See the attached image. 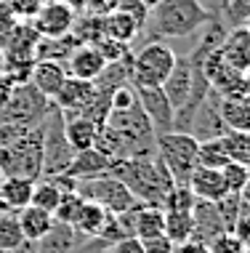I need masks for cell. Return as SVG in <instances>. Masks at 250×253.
I'll list each match as a JSON object with an SVG mask.
<instances>
[{
    "label": "cell",
    "instance_id": "6da1fadb",
    "mask_svg": "<svg viewBox=\"0 0 250 253\" xmlns=\"http://www.w3.org/2000/svg\"><path fill=\"white\" fill-rule=\"evenodd\" d=\"M215 13L200 3V0H160L154 8H149L141 35L149 40H163V38H176L184 40L202 30Z\"/></svg>",
    "mask_w": 250,
    "mask_h": 253
},
{
    "label": "cell",
    "instance_id": "7a4b0ae2",
    "mask_svg": "<svg viewBox=\"0 0 250 253\" xmlns=\"http://www.w3.org/2000/svg\"><path fill=\"white\" fill-rule=\"evenodd\" d=\"M109 176L120 179L128 187V192L144 205L160 208L163 197L176 187L168 168L154 155L152 160H112Z\"/></svg>",
    "mask_w": 250,
    "mask_h": 253
},
{
    "label": "cell",
    "instance_id": "3957f363",
    "mask_svg": "<svg viewBox=\"0 0 250 253\" xmlns=\"http://www.w3.org/2000/svg\"><path fill=\"white\" fill-rule=\"evenodd\" d=\"M0 173L3 179H30L43 176V131L27 128L11 144L0 147Z\"/></svg>",
    "mask_w": 250,
    "mask_h": 253
},
{
    "label": "cell",
    "instance_id": "277c9868",
    "mask_svg": "<svg viewBox=\"0 0 250 253\" xmlns=\"http://www.w3.org/2000/svg\"><path fill=\"white\" fill-rule=\"evenodd\" d=\"M154 147H157V157L168 168L173 184L176 187H186L189 176L194 173V168H197L200 141L194 139L192 133L168 131V133H160L157 139H154Z\"/></svg>",
    "mask_w": 250,
    "mask_h": 253
},
{
    "label": "cell",
    "instance_id": "5b68a950",
    "mask_svg": "<svg viewBox=\"0 0 250 253\" xmlns=\"http://www.w3.org/2000/svg\"><path fill=\"white\" fill-rule=\"evenodd\" d=\"M176 64V51L163 40H149L144 48L131 53V85H163Z\"/></svg>",
    "mask_w": 250,
    "mask_h": 253
},
{
    "label": "cell",
    "instance_id": "8992f818",
    "mask_svg": "<svg viewBox=\"0 0 250 253\" xmlns=\"http://www.w3.org/2000/svg\"><path fill=\"white\" fill-rule=\"evenodd\" d=\"M53 101L37 91L35 85H16L8 99V104L0 109V123L22 128H40L43 120L51 115Z\"/></svg>",
    "mask_w": 250,
    "mask_h": 253
},
{
    "label": "cell",
    "instance_id": "52a82bcc",
    "mask_svg": "<svg viewBox=\"0 0 250 253\" xmlns=\"http://www.w3.org/2000/svg\"><path fill=\"white\" fill-rule=\"evenodd\" d=\"M43 131V176L40 179H51V176H62L70 168L75 152L70 149L64 139V128H62V112L56 107L51 109V115L43 120L40 126Z\"/></svg>",
    "mask_w": 250,
    "mask_h": 253
},
{
    "label": "cell",
    "instance_id": "ba28073f",
    "mask_svg": "<svg viewBox=\"0 0 250 253\" xmlns=\"http://www.w3.org/2000/svg\"><path fill=\"white\" fill-rule=\"evenodd\" d=\"M77 195L83 200H91L101 205L107 213H123L131 205H136L139 200L128 192V187L114 176H99V179H88L77 181Z\"/></svg>",
    "mask_w": 250,
    "mask_h": 253
},
{
    "label": "cell",
    "instance_id": "9c48e42d",
    "mask_svg": "<svg viewBox=\"0 0 250 253\" xmlns=\"http://www.w3.org/2000/svg\"><path fill=\"white\" fill-rule=\"evenodd\" d=\"M136 91V101L141 107V112L146 115L149 126L154 128V133H168L171 131V123H173V107L171 101L165 99L163 88L160 85H133Z\"/></svg>",
    "mask_w": 250,
    "mask_h": 253
},
{
    "label": "cell",
    "instance_id": "30bf717a",
    "mask_svg": "<svg viewBox=\"0 0 250 253\" xmlns=\"http://www.w3.org/2000/svg\"><path fill=\"white\" fill-rule=\"evenodd\" d=\"M75 19H77V13L72 8H67L64 3H51L45 8H40L37 16L30 24L37 32L40 40H59V38H67L72 32Z\"/></svg>",
    "mask_w": 250,
    "mask_h": 253
},
{
    "label": "cell",
    "instance_id": "8fae6325",
    "mask_svg": "<svg viewBox=\"0 0 250 253\" xmlns=\"http://www.w3.org/2000/svg\"><path fill=\"white\" fill-rule=\"evenodd\" d=\"M226 131H229V128L224 126L221 112H218V93L211 88V93H208V96L200 101V107L194 109V118H192V128H189V133H192L197 141H211V139L224 136Z\"/></svg>",
    "mask_w": 250,
    "mask_h": 253
},
{
    "label": "cell",
    "instance_id": "7c38bea8",
    "mask_svg": "<svg viewBox=\"0 0 250 253\" xmlns=\"http://www.w3.org/2000/svg\"><path fill=\"white\" fill-rule=\"evenodd\" d=\"M221 235H226V224L221 218L218 208H215V203L197 200L192 208V240L202 243V245H211Z\"/></svg>",
    "mask_w": 250,
    "mask_h": 253
},
{
    "label": "cell",
    "instance_id": "4fadbf2b",
    "mask_svg": "<svg viewBox=\"0 0 250 253\" xmlns=\"http://www.w3.org/2000/svg\"><path fill=\"white\" fill-rule=\"evenodd\" d=\"M104 67H107V61L93 43H80L77 48L70 53V59L64 61V70L70 78L88 80V83H93V80L104 72Z\"/></svg>",
    "mask_w": 250,
    "mask_h": 253
},
{
    "label": "cell",
    "instance_id": "5bb4252c",
    "mask_svg": "<svg viewBox=\"0 0 250 253\" xmlns=\"http://www.w3.org/2000/svg\"><path fill=\"white\" fill-rule=\"evenodd\" d=\"M85 243H88V237L75 232L70 224L53 221V227L35 245H37V253H83Z\"/></svg>",
    "mask_w": 250,
    "mask_h": 253
},
{
    "label": "cell",
    "instance_id": "9a60e30c",
    "mask_svg": "<svg viewBox=\"0 0 250 253\" xmlns=\"http://www.w3.org/2000/svg\"><path fill=\"white\" fill-rule=\"evenodd\" d=\"M96 96V85L88 80H77L67 75L64 85L59 88V93L53 96V107L59 112H83V109L93 101Z\"/></svg>",
    "mask_w": 250,
    "mask_h": 253
},
{
    "label": "cell",
    "instance_id": "2e32d148",
    "mask_svg": "<svg viewBox=\"0 0 250 253\" xmlns=\"http://www.w3.org/2000/svg\"><path fill=\"white\" fill-rule=\"evenodd\" d=\"M109 168H112L109 157L101 149L91 147V149H83V152H75L70 168L64 173L72 176L75 181H88V179H99V176H109Z\"/></svg>",
    "mask_w": 250,
    "mask_h": 253
},
{
    "label": "cell",
    "instance_id": "e0dca14e",
    "mask_svg": "<svg viewBox=\"0 0 250 253\" xmlns=\"http://www.w3.org/2000/svg\"><path fill=\"white\" fill-rule=\"evenodd\" d=\"M62 128H64V139L72 152H83V149H91L96 144L99 126L83 118L80 112H62Z\"/></svg>",
    "mask_w": 250,
    "mask_h": 253
},
{
    "label": "cell",
    "instance_id": "ac0fdd59",
    "mask_svg": "<svg viewBox=\"0 0 250 253\" xmlns=\"http://www.w3.org/2000/svg\"><path fill=\"white\" fill-rule=\"evenodd\" d=\"M160 88H163L165 99L171 101L173 112L189 99V91H192V67H189L186 56H176L173 70H171V75L165 78V83Z\"/></svg>",
    "mask_w": 250,
    "mask_h": 253
},
{
    "label": "cell",
    "instance_id": "d6986e66",
    "mask_svg": "<svg viewBox=\"0 0 250 253\" xmlns=\"http://www.w3.org/2000/svg\"><path fill=\"white\" fill-rule=\"evenodd\" d=\"M215 51L221 53V59H224L229 67H234L237 72L248 75V64H250V32H248V27H242V30H229L224 43Z\"/></svg>",
    "mask_w": 250,
    "mask_h": 253
},
{
    "label": "cell",
    "instance_id": "ffe728a7",
    "mask_svg": "<svg viewBox=\"0 0 250 253\" xmlns=\"http://www.w3.org/2000/svg\"><path fill=\"white\" fill-rule=\"evenodd\" d=\"M67 80V70L59 61H48V59H37L32 64V75H30V85H35L43 96H48L53 101V96L59 93V88Z\"/></svg>",
    "mask_w": 250,
    "mask_h": 253
},
{
    "label": "cell",
    "instance_id": "44dd1931",
    "mask_svg": "<svg viewBox=\"0 0 250 253\" xmlns=\"http://www.w3.org/2000/svg\"><path fill=\"white\" fill-rule=\"evenodd\" d=\"M189 189L197 200H205V203H218L226 192L224 187V179H221V170H213V168H194V173L189 176Z\"/></svg>",
    "mask_w": 250,
    "mask_h": 253
},
{
    "label": "cell",
    "instance_id": "7402d4cb",
    "mask_svg": "<svg viewBox=\"0 0 250 253\" xmlns=\"http://www.w3.org/2000/svg\"><path fill=\"white\" fill-rule=\"evenodd\" d=\"M32 187L35 181L30 179H3L0 181V213H19L32 200Z\"/></svg>",
    "mask_w": 250,
    "mask_h": 253
},
{
    "label": "cell",
    "instance_id": "603a6c76",
    "mask_svg": "<svg viewBox=\"0 0 250 253\" xmlns=\"http://www.w3.org/2000/svg\"><path fill=\"white\" fill-rule=\"evenodd\" d=\"M16 218H19L24 240H30V243H37L40 237L53 227V213H48V211H43V208H35V205L22 208L16 213Z\"/></svg>",
    "mask_w": 250,
    "mask_h": 253
},
{
    "label": "cell",
    "instance_id": "cb8c5ba5",
    "mask_svg": "<svg viewBox=\"0 0 250 253\" xmlns=\"http://www.w3.org/2000/svg\"><path fill=\"white\" fill-rule=\"evenodd\" d=\"M107 218H109V213H107L101 205L85 200L83 205H80L77 218L72 221V229L80 232L83 237H88V240H91V237H99V235H101V229H104Z\"/></svg>",
    "mask_w": 250,
    "mask_h": 253
},
{
    "label": "cell",
    "instance_id": "d4e9b609",
    "mask_svg": "<svg viewBox=\"0 0 250 253\" xmlns=\"http://www.w3.org/2000/svg\"><path fill=\"white\" fill-rule=\"evenodd\" d=\"M101 35L109 38V40H117L123 45H131L139 38V27L131 16H125L120 11H112L109 16L101 19Z\"/></svg>",
    "mask_w": 250,
    "mask_h": 253
},
{
    "label": "cell",
    "instance_id": "484cf974",
    "mask_svg": "<svg viewBox=\"0 0 250 253\" xmlns=\"http://www.w3.org/2000/svg\"><path fill=\"white\" fill-rule=\"evenodd\" d=\"M218 112L229 131H248L250 128V104L248 99H221L218 96Z\"/></svg>",
    "mask_w": 250,
    "mask_h": 253
},
{
    "label": "cell",
    "instance_id": "4316f807",
    "mask_svg": "<svg viewBox=\"0 0 250 253\" xmlns=\"http://www.w3.org/2000/svg\"><path fill=\"white\" fill-rule=\"evenodd\" d=\"M163 235V211L154 205H141L136 213V224H133V237L146 240V237Z\"/></svg>",
    "mask_w": 250,
    "mask_h": 253
},
{
    "label": "cell",
    "instance_id": "83f0119b",
    "mask_svg": "<svg viewBox=\"0 0 250 253\" xmlns=\"http://www.w3.org/2000/svg\"><path fill=\"white\" fill-rule=\"evenodd\" d=\"M218 141L232 163L250 166V136H248V131H226L224 136H218Z\"/></svg>",
    "mask_w": 250,
    "mask_h": 253
},
{
    "label": "cell",
    "instance_id": "f1b7e54d",
    "mask_svg": "<svg viewBox=\"0 0 250 253\" xmlns=\"http://www.w3.org/2000/svg\"><path fill=\"white\" fill-rule=\"evenodd\" d=\"M163 235L173 245L192 240V213H163Z\"/></svg>",
    "mask_w": 250,
    "mask_h": 253
},
{
    "label": "cell",
    "instance_id": "f546056e",
    "mask_svg": "<svg viewBox=\"0 0 250 253\" xmlns=\"http://www.w3.org/2000/svg\"><path fill=\"white\" fill-rule=\"evenodd\" d=\"M221 24L229 30H242L248 27V19H250V0H221Z\"/></svg>",
    "mask_w": 250,
    "mask_h": 253
},
{
    "label": "cell",
    "instance_id": "4dcf8cb0",
    "mask_svg": "<svg viewBox=\"0 0 250 253\" xmlns=\"http://www.w3.org/2000/svg\"><path fill=\"white\" fill-rule=\"evenodd\" d=\"M194 203H197V197L192 195L189 187H173L171 192L163 197L160 211H163V213H192Z\"/></svg>",
    "mask_w": 250,
    "mask_h": 253
},
{
    "label": "cell",
    "instance_id": "1f68e13d",
    "mask_svg": "<svg viewBox=\"0 0 250 253\" xmlns=\"http://www.w3.org/2000/svg\"><path fill=\"white\" fill-rule=\"evenodd\" d=\"M59 200H62V192H59V187L51 179H37L35 181L30 205H35V208H43V211H48V213H53V211H56V205H59Z\"/></svg>",
    "mask_w": 250,
    "mask_h": 253
},
{
    "label": "cell",
    "instance_id": "d6a6232c",
    "mask_svg": "<svg viewBox=\"0 0 250 253\" xmlns=\"http://www.w3.org/2000/svg\"><path fill=\"white\" fill-rule=\"evenodd\" d=\"M229 163V157L224 152L218 139H211V141H200V149H197V166L200 168H213V170H221Z\"/></svg>",
    "mask_w": 250,
    "mask_h": 253
},
{
    "label": "cell",
    "instance_id": "836d02e7",
    "mask_svg": "<svg viewBox=\"0 0 250 253\" xmlns=\"http://www.w3.org/2000/svg\"><path fill=\"white\" fill-rule=\"evenodd\" d=\"M221 179H224V187L226 192H234V195H242L248 192V166H240V163H232L229 160L224 168H221Z\"/></svg>",
    "mask_w": 250,
    "mask_h": 253
},
{
    "label": "cell",
    "instance_id": "e575fe53",
    "mask_svg": "<svg viewBox=\"0 0 250 253\" xmlns=\"http://www.w3.org/2000/svg\"><path fill=\"white\" fill-rule=\"evenodd\" d=\"M24 243L22 227H19L16 213H0V251L5 248H16Z\"/></svg>",
    "mask_w": 250,
    "mask_h": 253
},
{
    "label": "cell",
    "instance_id": "d590c367",
    "mask_svg": "<svg viewBox=\"0 0 250 253\" xmlns=\"http://www.w3.org/2000/svg\"><path fill=\"white\" fill-rule=\"evenodd\" d=\"M83 203H85V200H83V197H80L77 192L62 195V200H59L56 211H53V221H59V224H70V227H72V221L77 218L80 205H83Z\"/></svg>",
    "mask_w": 250,
    "mask_h": 253
},
{
    "label": "cell",
    "instance_id": "8d00e7d4",
    "mask_svg": "<svg viewBox=\"0 0 250 253\" xmlns=\"http://www.w3.org/2000/svg\"><path fill=\"white\" fill-rule=\"evenodd\" d=\"M136 104H139V101H136V91H133L131 83H125V85H120V88H114V91H112L109 112H125V109H131Z\"/></svg>",
    "mask_w": 250,
    "mask_h": 253
},
{
    "label": "cell",
    "instance_id": "74e56055",
    "mask_svg": "<svg viewBox=\"0 0 250 253\" xmlns=\"http://www.w3.org/2000/svg\"><path fill=\"white\" fill-rule=\"evenodd\" d=\"M117 11L125 13V16H131L133 22H136L139 35H141V30H144L146 19H149V8H146L141 0H117Z\"/></svg>",
    "mask_w": 250,
    "mask_h": 253
},
{
    "label": "cell",
    "instance_id": "f35d334b",
    "mask_svg": "<svg viewBox=\"0 0 250 253\" xmlns=\"http://www.w3.org/2000/svg\"><path fill=\"white\" fill-rule=\"evenodd\" d=\"M208 253H248V245L242 240H237L232 232H226V235L215 237V240L208 245Z\"/></svg>",
    "mask_w": 250,
    "mask_h": 253
},
{
    "label": "cell",
    "instance_id": "ab89813d",
    "mask_svg": "<svg viewBox=\"0 0 250 253\" xmlns=\"http://www.w3.org/2000/svg\"><path fill=\"white\" fill-rule=\"evenodd\" d=\"M8 8L16 22H32L40 11V0H8Z\"/></svg>",
    "mask_w": 250,
    "mask_h": 253
},
{
    "label": "cell",
    "instance_id": "60d3db41",
    "mask_svg": "<svg viewBox=\"0 0 250 253\" xmlns=\"http://www.w3.org/2000/svg\"><path fill=\"white\" fill-rule=\"evenodd\" d=\"M112 11H117V0H85V8H83V13L96 19L109 16Z\"/></svg>",
    "mask_w": 250,
    "mask_h": 253
},
{
    "label": "cell",
    "instance_id": "b9f144b4",
    "mask_svg": "<svg viewBox=\"0 0 250 253\" xmlns=\"http://www.w3.org/2000/svg\"><path fill=\"white\" fill-rule=\"evenodd\" d=\"M141 248H144V253H173L176 245L168 240L165 235H157V237H146V240H141Z\"/></svg>",
    "mask_w": 250,
    "mask_h": 253
},
{
    "label": "cell",
    "instance_id": "7bdbcfd3",
    "mask_svg": "<svg viewBox=\"0 0 250 253\" xmlns=\"http://www.w3.org/2000/svg\"><path fill=\"white\" fill-rule=\"evenodd\" d=\"M109 253H144V248H141V240L139 237H123V240L112 243L109 245Z\"/></svg>",
    "mask_w": 250,
    "mask_h": 253
},
{
    "label": "cell",
    "instance_id": "ee69618b",
    "mask_svg": "<svg viewBox=\"0 0 250 253\" xmlns=\"http://www.w3.org/2000/svg\"><path fill=\"white\" fill-rule=\"evenodd\" d=\"M13 88H16V85H13V80H11L5 72H0V109L8 104V99H11Z\"/></svg>",
    "mask_w": 250,
    "mask_h": 253
},
{
    "label": "cell",
    "instance_id": "f6af8a7d",
    "mask_svg": "<svg viewBox=\"0 0 250 253\" xmlns=\"http://www.w3.org/2000/svg\"><path fill=\"white\" fill-rule=\"evenodd\" d=\"M173 253H208V245H202V243H194V240H186V243H181V245H176Z\"/></svg>",
    "mask_w": 250,
    "mask_h": 253
},
{
    "label": "cell",
    "instance_id": "bcb514c9",
    "mask_svg": "<svg viewBox=\"0 0 250 253\" xmlns=\"http://www.w3.org/2000/svg\"><path fill=\"white\" fill-rule=\"evenodd\" d=\"M0 253H37V245L30 243V240H24L22 245H16V248H5V251H0Z\"/></svg>",
    "mask_w": 250,
    "mask_h": 253
},
{
    "label": "cell",
    "instance_id": "7dc6e473",
    "mask_svg": "<svg viewBox=\"0 0 250 253\" xmlns=\"http://www.w3.org/2000/svg\"><path fill=\"white\" fill-rule=\"evenodd\" d=\"M59 3H64L67 8H72L75 13H83V8H85V0H59Z\"/></svg>",
    "mask_w": 250,
    "mask_h": 253
},
{
    "label": "cell",
    "instance_id": "c3c4849f",
    "mask_svg": "<svg viewBox=\"0 0 250 253\" xmlns=\"http://www.w3.org/2000/svg\"><path fill=\"white\" fill-rule=\"evenodd\" d=\"M141 3H144V5H146V8H154V5H157V3H160V0H141Z\"/></svg>",
    "mask_w": 250,
    "mask_h": 253
},
{
    "label": "cell",
    "instance_id": "681fc988",
    "mask_svg": "<svg viewBox=\"0 0 250 253\" xmlns=\"http://www.w3.org/2000/svg\"><path fill=\"white\" fill-rule=\"evenodd\" d=\"M0 72H3V53H0Z\"/></svg>",
    "mask_w": 250,
    "mask_h": 253
},
{
    "label": "cell",
    "instance_id": "f907efd6",
    "mask_svg": "<svg viewBox=\"0 0 250 253\" xmlns=\"http://www.w3.org/2000/svg\"><path fill=\"white\" fill-rule=\"evenodd\" d=\"M0 181H3V173H0Z\"/></svg>",
    "mask_w": 250,
    "mask_h": 253
},
{
    "label": "cell",
    "instance_id": "816d5d0a",
    "mask_svg": "<svg viewBox=\"0 0 250 253\" xmlns=\"http://www.w3.org/2000/svg\"><path fill=\"white\" fill-rule=\"evenodd\" d=\"M218 5H221V0H218Z\"/></svg>",
    "mask_w": 250,
    "mask_h": 253
}]
</instances>
